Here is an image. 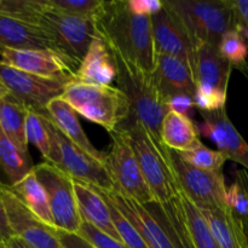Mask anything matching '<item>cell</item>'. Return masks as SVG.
<instances>
[{
  "label": "cell",
  "instance_id": "1",
  "mask_svg": "<svg viewBox=\"0 0 248 248\" xmlns=\"http://www.w3.org/2000/svg\"><path fill=\"white\" fill-rule=\"evenodd\" d=\"M97 34L113 53L148 73H154L156 51L153 38L152 17L136 15L124 0L104 1L94 17Z\"/></svg>",
  "mask_w": 248,
  "mask_h": 248
},
{
  "label": "cell",
  "instance_id": "2",
  "mask_svg": "<svg viewBox=\"0 0 248 248\" xmlns=\"http://www.w3.org/2000/svg\"><path fill=\"white\" fill-rule=\"evenodd\" d=\"M121 126L130 133L143 177L154 198V202L166 203L179 195L181 186L176 167L169 149L161 138L150 132L143 124L128 118Z\"/></svg>",
  "mask_w": 248,
  "mask_h": 248
},
{
  "label": "cell",
  "instance_id": "3",
  "mask_svg": "<svg viewBox=\"0 0 248 248\" xmlns=\"http://www.w3.org/2000/svg\"><path fill=\"white\" fill-rule=\"evenodd\" d=\"M113 57L118 70L116 84L131 104L130 118L140 121L150 132L160 137L162 120L170 109L167 98L157 86L154 75L118 53H113Z\"/></svg>",
  "mask_w": 248,
  "mask_h": 248
},
{
  "label": "cell",
  "instance_id": "4",
  "mask_svg": "<svg viewBox=\"0 0 248 248\" xmlns=\"http://www.w3.org/2000/svg\"><path fill=\"white\" fill-rule=\"evenodd\" d=\"M62 98L81 116L106 128L115 131L131 116V104L119 87L70 81Z\"/></svg>",
  "mask_w": 248,
  "mask_h": 248
},
{
  "label": "cell",
  "instance_id": "5",
  "mask_svg": "<svg viewBox=\"0 0 248 248\" xmlns=\"http://www.w3.org/2000/svg\"><path fill=\"white\" fill-rule=\"evenodd\" d=\"M164 4L182 22L194 48L203 44L217 46L223 34L234 29L228 0H166Z\"/></svg>",
  "mask_w": 248,
  "mask_h": 248
},
{
  "label": "cell",
  "instance_id": "6",
  "mask_svg": "<svg viewBox=\"0 0 248 248\" xmlns=\"http://www.w3.org/2000/svg\"><path fill=\"white\" fill-rule=\"evenodd\" d=\"M45 4L39 27L47 34L53 51L80 65L97 35L94 19L52 9L46 0Z\"/></svg>",
  "mask_w": 248,
  "mask_h": 248
},
{
  "label": "cell",
  "instance_id": "7",
  "mask_svg": "<svg viewBox=\"0 0 248 248\" xmlns=\"http://www.w3.org/2000/svg\"><path fill=\"white\" fill-rule=\"evenodd\" d=\"M110 149L106 154L107 167L116 190L143 205L154 202V198L143 177L136 157L130 133L124 126L110 132Z\"/></svg>",
  "mask_w": 248,
  "mask_h": 248
},
{
  "label": "cell",
  "instance_id": "8",
  "mask_svg": "<svg viewBox=\"0 0 248 248\" xmlns=\"http://www.w3.org/2000/svg\"><path fill=\"white\" fill-rule=\"evenodd\" d=\"M48 119V128L51 133V154L46 162H50L53 166L60 169L73 179L90 184L97 189L103 190H114L107 167L98 160L92 157L86 152L78 147L77 144L68 140L55 124Z\"/></svg>",
  "mask_w": 248,
  "mask_h": 248
},
{
  "label": "cell",
  "instance_id": "9",
  "mask_svg": "<svg viewBox=\"0 0 248 248\" xmlns=\"http://www.w3.org/2000/svg\"><path fill=\"white\" fill-rule=\"evenodd\" d=\"M33 171L47 193L55 227L62 232L78 234L82 217L78 207L72 177L50 162L35 165Z\"/></svg>",
  "mask_w": 248,
  "mask_h": 248
},
{
  "label": "cell",
  "instance_id": "10",
  "mask_svg": "<svg viewBox=\"0 0 248 248\" xmlns=\"http://www.w3.org/2000/svg\"><path fill=\"white\" fill-rule=\"evenodd\" d=\"M74 78H44L23 72L0 62V84L28 109L46 111V107L55 98L62 97Z\"/></svg>",
  "mask_w": 248,
  "mask_h": 248
},
{
  "label": "cell",
  "instance_id": "11",
  "mask_svg": "<svg viewBox=\"0 0 248 248\" xmlns=\"http://www.w3.org/2000/svg\"><path fill=\"white\" fill-rule=\"evenodd\" d=\"M94 188V186H93ZM96 190L110 201L138 230L142 239L149 248H179L169 227L161 218L150 208L149 205H143L135 199L116 190Z\"/></svg>",
  "mask_w": 248,
  "mask_h": 248
},
{
  "label": "cell",
  "instance_id": "12",
  "mask_svg": "<svg viewBox=\"0 0 248 248\" xmlns=\"http://www.w3.org/2000/svg\"><path fill=\"white\" fill-rule=\"evenodd\" d=\"M0 195L6 211L14 236L19 237L33 248H64L58 236V229L36 217L28 210L9 186L0 182Z\"/></svg>",
  "mask_w": 248,
  "mask_h": 248
},
{
  "label": "cell",
  "instance_id": "13",
  "mask_svg": "<svg viewBox=\"0 0 248 248\" xmlns=\"http://www.w3.org/2000/svg\"><path fill=\"white\" fill-rule=\"evenodd\" d=\"M182 190L199 207H227V184L223 172L196 169L172 150Z\"/></svg>",
  "mask_w": 248,
  "mask_h": 248
},
{
  "label": "cell",
  "instance_id": "14",
  "mask_svg": "<svg viewBox=\"0 0 248 248\" xmlns=\"http://www.w3.org/2000/svg\"><path fill=\"white\" fill-rule=\"evenodd\" d=\"M200 114L202 120L194 123L199 136L215 143L225 159L241 165L248 171V143L232 123L227 110Z\"/></svg>",
  "mask_w": 248,
  "mask_h": 248
},
{
  "label": "cell",
  "instance_id": "15",
  "mask_svg": "<svg viewBox=\"0 0 248 248\" xmlns=\"http://www.w3.org/2000/svg\"><path fill=\"white\" fill-rule=\"evenodd\" d=\"M1 62L31 74L44 78H74L79 64L65 56L50 50H11L0 48Z\"/></svg>",
  "mask_w": 248,
  "mask_h": 248
},
{
  "label": "cell",
  "instance_id": "16",
  "mask_svg": "<svg viewBox=\"0 0 248 248\" xmlns=\"http://www.w3.org/2000/svg\"><path fill=\"white\" fill-rule=\"evenodd\" d=\"M165 5V4H164ZM153 38L156 53L186 61L193 69V41L178 17L166 6L152 17Z\"/></svg>",
  "mask_w": 248,
  "mask_h": 248
},
{
  "label": "cell",
  "instance_id": "17",
  "mask_svg": "<svg viewBox=\"0 0 248 248\" xmlns=\"http://www.w3.org/2000/svg\"><path fill=\"white\" fill-rule=\"evenodd\" d=\"M232 72V63L220 55L216 45L203 44L194 51L193 74L196 87L228 93Z\"/></svg>",
  "mask_w": 248,
  "mask_h": 248
},
{
  "label": "cell",
  "instance_id": "18",
  "mask_svg": "<svg viewBox=\"0 0 248 248\" xmlns=\"http://www.w3.org/2000/svg\"><path fill=\"white\" fill-rule=\"evenodd\" d=\"M154 79L166 98L178 93L195 94L196 82L193 69L186 61L156 53Z\"/></svg>",
  "mask_w": 248,
  "mask_h": 248
},
{
  "label": "cell",
  "instance_id": "19",
  "mask_svg": "<svg viewBox=\"0 0 248 248\" xmlns=\"http://www.w3.org/2000/svg\"><path fill=\"white\" fill-rule=\"evenodd\" d=\"M115 61L103 39L97 34L80 63L73 81L91 85H110L116 80Z\"/></svg>",
  "mask_w": 248,
  "mask_h": 248
},
{
  "label": "cell",
  "instance_id": "20",
  "mask_svg": "<svg viewBox=\"0 0 248 248\" xmlns=\"http://www.w3.org/2000/svg\"><path fill=\"white\" fill-rule=\"evenodd\" d=\"M46 115L50 118V120L55 124L56 127L68 140H72L74 144L81 148L84 152H86L87 154L91 155L92 157H94V159H97L104 165L107 153L101 152L92 144L91 140H89L86 133L82 130L81 124H80L79 118H78V113L62 97L55 98L47 104Z\"/></svg>",
  "mask_w": 248,
  "mask_h": 248
},
{
  "label": "cell",
  "instance_id": "21",
  "mask_svg": "<svg viewBox=\"0 0 248 248\" xmlns=\"http://www.w3.org/2000/svg\"><path fill=\"white\" fill-rule=\"evenodd\" d=\"M0 48L52 50V45L47 34L40 27L0 14Z\"/></svg>",
  "mask_w": 248,
  "mask_h": 248
},
{
  "label": "cell",
  "instance_id": "22",
  "mask_svg": "<svg viewBox=\"0 0 248 248\" xmlns=\"http://www.w3.org/2000/svg\"><path fill=\"white\" fill-rule=\"evenodd\" d=\"M199 207V206H198ZM220 248H248L242 220L229 207H199Z\"/></svg>",
  "mask_w": 248,
  "mask_h": 248
},
{
  "label": "cell",
  "instance_id": "23",
  "mask_svg": "<svg viewBox=\"0 0 248 248\" xmlns=\"http://www.w3.org/2000/svg\"><path fill=\"white\" fill-rule=\"evenodd\" d=\"M73 181H74L78 207H79L82 220H86L101 232L121 241L113 224L110 208L106 200L102 198L101 194L90 184L82 183L77 179H73Z\"/></svg>",
  "mask_w": 248,
  "mask_h": 248
},
{
  "label": "cell",
  "instance_id": "24",
  "mask_svg": "<svg viewBox=\"0 0 248 248\" xmlns=\"http://www.w3.org/2000/svg\"><path fill=\"white\" fill-rule=\"evenodd\" d=\"M160 138L169 149L176 153L193 150L202 144L194 121L176 111H169L164 118Z\"/></svg>",
  "mask_w": 248,
  "mask_h": 248
},
{
  "label": "cell",
  "instance_id": "25",
  "mask_svg": "<svg viewBox=\"0 0 248 248\" xmlns=\"http://www.w3.org/2000/svg\"><path fill=\"white\" fill-rule=\"evenodd\" d=\"M28 111V107L10 92L0 97V127L7 138L23 152H29L26 136Z\"/></svg>",
  "mask_w": 248,
  "mask_h": 248
},
{
  "label": "cell",
  "instance_id": "26",
  "mask_svg": "<svg viewBox=\"0 0 248 248\" xmlns=\"http://www.w3.org/2000/svg\"><path fill=\"white\" fill-rule=\"evenodd\" d=\"M9 188L31 212H33L36 217L40 218L46 224L56 228L53 224L47 193H46L43 184L36 178L34 171H31L28 176L24 177L18 183L9 186Z\"/></svg>",
  "mask_w": 248,
  "mask_h": 248
},
{
  "label": "cell",
  "instance_id": "27",
  "mask_svg": "<svg viewBox=\"0 0 248 248\" xmlns=\"http://www.w3.org/2000/svg\"><path fill=\"white\" fill-rule=\"evenodd\" d=\"M29 152H23L7 138L0 127V167L9 179V186L21 182L34 170Z\"/></svg>",
  "mask_w": 248,
  "mask_h": 248
},
{
  "label": "cell",
  "instance_id": "28",
  "mask_svg": "<svg viewBox=\"0 0 248 248\" xmlns=\"http://www.w3.org/2000/svg\"><path fill=\"white\" fill-rule=\"evenodd\" d=\"M182 205L186 211V220H188L189 230L195 248H220L216 241L212 232L207 224V220L203 217L200 208L195 205L193 200L186 195L183 190L179 191Z\"/></svg>",
  "mask_w": 248,
  "mask_h": 248
},
{
  "label": "cell",
  "instance_id": "29",
  "mask_svg": "<svg viewBox=\"0 0 248 248\" xmlns=\"http://www.w3.org/2000/svg\"><path fill=\"white\" fill-rule=\"evenodd\" d=\"M26 136L28 144H33L47 161L51 154V133L46 111H35L29 109L26 121Z\"/></svg>",
  "mask_w": 248,
  "mask_h": 248
},
{
  "label": "cell",
  "instance_id": "30",
  "mask_svg": "<svg viewBox=\"0 0 248 248\" xmlns=\"http://www.w3.org/2000/svg\"><path fill=\"white\" fill-rule=\"evenodd\" d=\"M177 155L186 164L191 165L196 169L206 170V171L222 172L223 166L227 161L222 153L218 150L210 149L203 144L199 145L193 150L177 153Z\"/></svg>",
  "mask_w": 248,
  "mask_h": 248
},
{
  "label": "cell",
  "instance_id": "31",
  "mask_svg": "<svg viewBox=\"0 0 248 248\" xmlns=\"http://www.w3.org/2000/svg\"><path fill=\"white\" fill-rule=\"evenodd\" d=\"M218 51L220 55L232 63V65H240L245 64L248 56V45L246 39L241 35L239 31L236 29H229L225 31L220 38L219 43L217 45Z\"/></svg>",
  "mask_w": 248,
  "mask_h": 248
},
{
  "label": "cell",
  "instance_id": "32",
  "mask_svg": "<svg viewBox=\"0 0 248 248\" xmlns=\"http://www.w3.org/2000/svg\"><path fill=\"white\" fill-rule=\"evenodd\" d=\"M227 206L240 218L248 217V174L235 172V179L227 189Z\"/></svg>",
  "mask_w": 248,
  "mask_h": 248
},
{
  "label": "cell",
  "instance_id": "33",
  "mask_svg": "<svg viewBox=\"0 0 248 248\" xmlns=\"http://www.w3.org/2000/svg\"><path fill=\"white\" fill-rule=\"evenodd\" d=\"M103 198V196H102ZM104 199V198H103ZM106 202L108 203L109 208H110L111 219H113V224L115 227L116 232H118L119 237H120L121 242L125 244L128 248H149L148 245L145 244L144 240L140 235L138 230L133 227L130 223V220L107 199H104Z\"/></svg>",
  "mask_w": 248,
  "mask_h": 248
},
{
  "label": "cell",
  "instance_id": "34",
  "mask_svg": "<svg viewBox=\"0 0 248 248\" xmlns=\"http://www.w3.org/2000/svg\"><path fill=\"white\" fill-rule=\"evenodd\" d=\"M46 2L52 9L67 14L94 18L101 11L104 0H46Z\"/></svg>",
  "mask_w": 248,
  "mask_h": 248
},
{
  "label": "cell",
  "instance_id": "35",
  "mask_svg": "<svg viewBox=\"0 0 248 248\" xmlns=\"http://www.w3.org/2000/svg\"><path fill=\"white\" fill-rule=\"evenodd\" d=\"M194 101H195L196 109H199L200 113H215V111L225 109L227 93L216 91V90L196 87Z\"/></svg>",
  "mask_w": 248,
  "mask_h": 248
},
{
  "label": "cell",
  "instance_id": "36",
  "mask_svg": "<svg viewBox=\"0 0 248 248\" xmlns=\"http://www.w3.org/2000/svg\"><path fill=\"white\" fill-rule=\"evenodd\" d=\"M78 234L96 248H128L125 244L109 236L106 232H101L86 220H82V224Z\"/></svg>",
  "mask_w": 248,
  "mask_h": 248
},
{
  "label": "cell",
  "instance_id": "37",
  "mask_svg": "<svg viewBox=\"0 0 248 248\" xmlns=\"http://www.w3.org/2000/svg\"><path fill=\"white\" fill-rule=\"evenodd\" d=\"M167 107L170 111H176L181 115L190 118L194 109H196L193 94L178 93L167 98Z\"/></svg>",
  "mask_w": 248,
  "mask_h": 248
},
{
  "label": "cell",
  "instance_id": "38",
  "mask_svg": "<svg viewBox=\"0 0 248 248\" xmlns=\"http://www.w3.org/2000/svg\"><path fill=\"white\" fill-rule=\"evenodd\" d=\"M127 6L133 14L153 17L165 7L164 1L160 0H127Z\"/></svg>",
  "mask_w": 248,
  "mask_h": 248
},
{
  "label": "cell",
  "instance_id": "39",
  "mask_svg": "<svg viewBox=\"0 0 248 248\" xmlns=\"http://www.w3.org/2000/svg\"><path fill=\"white\" fill-rule=\"evenodd\" d=\"M232 9L234 29L239 27L248 28V0H228Z\"/></svg>",
  "mask_w": 248,
  "mask_h": 248
},
{
  "label": "cell",
  "instance_id": "40",
  "mask_svg": "<svg viewBox=\"0 0 248 248\" xmlns=\"http://www.w3.org/2000/svg\"><path fill=\"white\" fill-rule=\"evenodd\" d=\"M58 236H60L61 242L64 248H96L79 234H72V232L58 230Z\"/></svg>",
  "mask_w": 248,
  "mask_h": 248
},
{
  "label": "cell",
  "instance_id": "41",
  "mask_svg": "<svg viewBox=\"0 0 248 248\" xmlns=\"http://www.w3.org/2000/svg\"><path fill=\"white\" fill-rule=\"evenodd\" d=\"M12 236H14V234H12L11 228H10L9 225L6 211H5L4 202H2L1 195H0V242L5 244V242L9 241Z\"/></svg>",
  "mask_w": 248,
  "mask_h": 248
},
{
  "label": "cell",
  "instance_id": "42",
  "mask_svg": "<svg viewBox=\"0 0 248 248\" xmlns=\"http://www.w3.org/2000/svg\"><path fill=\"white\" fill-rule=\"evenodd\" d=\"M5 245L9 248H33L29 246L26 241H23V240L17 236H12L9 241L5 242Z\"/></svg>",
  "mask_w": 248,
  "mask_h": 248
},
{
  "label": "cell",
  "instance_id": "43",
  "mask_svg": "<svg viewBox=\"0 0 248 248\" xmlns=\"http://www.w3.org/2000/svg\"><path fill=\"white\" fill-rule=\"evenodd\" d=\"M236 31H239L240 33H241V35L248 41V28L247 27H239V28H236Z\"/></svg>",
  "mask_w": 248,
  "mask_h": 248
},
{
  "label": "cell",
  "instance_id": "44",
  "mask_svg": "<svg viewBox=\"0 0 248 248\" xmlns=\"http://www.w3.org/2000/svg\"><path fill=\"white\" fill-rule=\"evenodd\" d=\"M241 220H242V225H244V230H245V234H246V239L248 244V217L241 218Z\"/></svg>",
  "mask_w": 248,
  "mask_h": 248
},
{
  "label": "cell",
  "instance_id": "45",
  "mask_svg": "<svg viewBox=\"0 0 248 248\" xmlns=\"http://www.w3.org/2000/svg\"><path fill=\"white\" fill-rule=\"evenodd\" d=\"M7 92H9V91H7V90L5 89V87L2 86L1 84H0V97H2L5 93H7Z\"/></svg>",
  "mask_w": 248,
  "mask_h": 248
},
{
  "label": "cell",
  "instance_id": "46",
  "mask_svg": "<svg viewBox=\"0 0 248 248\" xmlns=\"http://www.w3.org/2000/svg\"><path fill=\"white\" fill-rule=\"evenodd\" d=\"M0 248H9V247H7L5 244H2V242H0Z\"/></svg>",
  "mask_w": 248,
  "mask_h": 248
},
{
  "label": "cell",
  "instance_id": "47",
  "mask_svg": "<svg viewBox=\"0 0 248 248\" xmlns=\"http://www.w3.org/2000/svg\"><path fill=\"white\" fill-rule=\"evenodd\" d=\"M0 62H1V53H0Z\"/></svg>",
  "mask_w": 248,
  "mask_h": 248
}]
</instances>
